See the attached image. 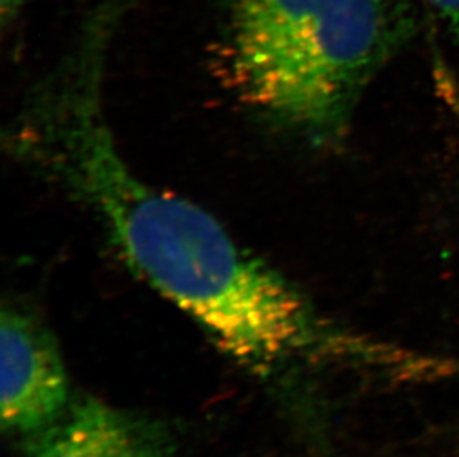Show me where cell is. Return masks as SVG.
I'll return each instance as SVG.
<instances>
[{"label":"cell","mask_w":459,"mask_h":457,"mask_svg":"<svg viewBox=\"0 0 459 457\" xmlns=\"http://www.w3.org/2000/svg\"><path fill=\"white\" fill-rule=\"evenodd\" d=\"M99 49L79 52L31 99L11 131L15 153L83 203L126 263L238 363L268 373L311 348L323 332L299 291L122 156L103 108Z\"/></svg>","instance_id":"1"},{"label":"cell","mask_w":459,"mask_h":457,"mask_svg":"<svg viewBox=\"0 0 459 457\" xmlns=\"http://www.w3.org/2000/svg\"><path fill=\"white\" fill-rule=\"evenodd\" d=\"M397 36L388 0H228V74L273 125L333 142Z\"/></svg>","instance_id":"2"},{"label":"cell","mask_w":459,"mask_h":457,"mask_svg":"<svg viewBox=\"0 0 459 457\" xmlns=\"http://www.w3.org/2000/svg\"><path fill=\"white\" fill-rule=\"evenodd\" d=\"M24 457H178V445L155 418L82 400L27 436Z\"/></svg>","instance_id":"4"},{"label":"cell","mask_w":459,"mask_h":457,"mask_svg":"<svg viewBox=\"0 0 459 457\" xmlns=\"http://www.w3.org/2000/svg\"><path fill=\"white\" fill-rule=\"evenodd\" d=\"M451 33L459 47V0H420Z\"/></svg>","instance_id":"5"},{"label":"cell","mask_w":459,"mask_h":457,"mask_svg":"<svg viewBox=\"0 0 459 457\" xmlns=\"http://www.w3.org/2000/svg\"><path fill=\"white\" fill-rule=\"evenodd\" d=\"M0 373L4 431L33 435L70 406L69 380L54 337L35 315L15 305L2 311Z\"/></svg>","instance_id":"3"},{"label":"cell","mask_w":459,"mask_h":457,"mask_svg":"<svg viewBox=\"0 0 459 457\" xmlns=\"http://www.w3.org/2000/svg\"><path fill=\"white\" fill-rule=\"evenodd\" d=\"M24 0H0V9H2V18L9 20L15 17L18 11L22 8Z\"/></svg>","instance_id":"6"}]
</instances>
